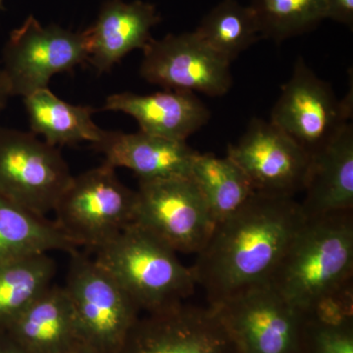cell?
<instances>
[{"label":"cell","mask_w":353,"mask_h":353,"mask_svg":"<svg viewBox=\"0 0 353 353\" xmlns=\"http://www.w3.org/2000/svg\"><path fill=\"white\" fill-rule=\"evenodd\" d=\"M137 192L103 163L73 176L54 212L57 226L77 245L97 250L134 223Z\"/></svg>","instance_id":"cell-4"},{"label":"cell","mask_w":353,"mask_h":353,"mask_svg":"<svg viewBox=\"0 0 353 353\" xmlns=\"http://www.w3.org/2000/svg\"><path fill=\"white\" fill-rule=\"evenodd\" d=\"M352 112V85L340 101L331 85L316 76L303 58L299 57L272 109L270 122L311 157L343 131Z\"/></svg>","instance_id":"cell-7"},{"label":"cell","mask_w":353,"mask_h":353,"mask_svg":"<svg viewBox=\"0 0 353 353\" xmlns=\"http://www.w3.org/2000/svg\"><path fill=\"white\" fill-rule=\"evenodd\" d=\"M117 353H238L215 309L185 303L146 313Z\"/></svg>","instance_id":"cell-12"},{"label":"cell","mask_w":353,"mask_h":353,"mask_svg":"<svg viewBox=\"0 0 353 353\" xmlns=\"http://www.w3.org/2000/svg\"><path fill=\"white\" fill-rule=\"evenodd\" d=\"M95 253V261L146 313L183 303L196 290L192 269L181 263L175 250L134 223Z\"/></svg>","instance_id":"cell-3"},{"label":"cell","mask_w":353,"mask_h":353,"mask_svg":"<svg viewBox=\"0 0 353 353\" xmlns=\"http://www.w3.org/2000/svg\"><path fill=\"white\" fill-rule=\"evenodd\" d=\"M65 353H105L101 352V350H97L92 345H88V343H83V341H80V343H77V345H74L71 350H69L68 352Z\"/></svg>","instance_id":"cell-29"},{"label":"cell","mask_w":353,"mask_h":353,"mask_svg":"<svg viewBox=\"0 0 353 353\" xmlns=\"http://www.w3.org/2000/svg\"><path fill=\"white\" fill-rule=\"evenodd\" d=\"M161 21L157 7L136 0H108L94 24L85 30L88 63L106 73L134 50H143L152 39V29Z\"/></svg>","instance_id":"cell-14"},{"label":"cell","mask_w":353,"mask_h":353,"mask_svg":"<svg viewBox=\"0 0 353 353\" xmlns=\"http://www.w3.org/2000/svg\"><path fill=\"white\" fill-rule=\"evenodd\" d=\"M24 104L32 134L43 137L48 145L58 148L90 141L94 145L105 134L92 120L94 108L70 104L48 88L24 97Z\"/></svg>","instance_id":"cell-20"},{"label":"cell","mask_w":353,"mask_h":353,"mask_svg":"<svg viewBox=\"0 0 353 353\" xmlns=\"http://www.w3.org/2000/svg\"><path fill=\"white\" fill-rule=\"evenodd\" d=\"M78 250L54 221L0 194V263L50 252L73 254Z\"/></svg>","instance_id":"cell-19"},{"label":"cell","mask_w":353,"mask_h":353,"mask_svg":"<svg viewBox=\"0 0 353 353\" xmlns=\"http://www.w3.org/2000/svg\"><path fill=\"white\" fill-rule=\"evenodd\" d=\"M0 353L26 352L9 336L6 332H0Z\"/></svg>","instance_id":"cell-27"},{"label":"cell","mask_w":353,"mask_h":353,"mask_svg":"<svg viewBox=\"0 0 353 353\" xmlns=\"http://www.w3.org/2000/svg\"><path fill=\"white\" fill-rule=\"evenodd\" d=\"M72 178L57 146L32 132L0 129V194L46 217Z\"/></svg>","instance_id":"cell-8"},{"label":"cell","mask_w":353,"mask_h":353,"mask_svg":"<svg viewBox=\"0 0 353 353\" xmlns=\"http://www.w3.org/2000/svg\"><path fill=\"white\" fill-rule=\"evenodd\" d=\"M196 34L230 64L262 39L256 14L236 0H222L199 23Z\"/></svg>","instance_id":"cell-23"},{"label":"cell","mask_w":353,"mask_h":353,"mask_svg":"<svg viewBox=\"0 0 353 353\" xmlns=\"http://www.w3.org/2000/svg\"><path fill=\"white\" fill-rule=\"evenodd\" d=\"M353 210L306 219L270 283L308 316L352 292Z\"/></svg>","instance_id":"cell-2"},{"label":"cell","mask_w":353,"mask_h":353,"mask_svg":"<svg viewBox=\"0 0 353 353\" xmlns=\"http://www.w3.org/2000/svg\"><path fill=\"white\" fill-rule=\"evenodd\" d=\"M143 51L141 76L165 90L222 97L233 85L231 64L194 31L152 39Z\"/></svg>","instance_id":"cell-11"},{"label":"cell","mask_w":353,"mask_h":353,"mask_svg":"<svg viewBox=\"0 0 353 353\" xmlns=\"http://www.w3.org/2000/svg\"><path fill=\"white\" fill-rule=\"evenodd\" d=\"M55 271L48 253L0 263V332L50 287Z\"/></svg>","instance_id":"cell-22"},{"label":"cell","mask_w":353,"mask_h":353,"mask_svg":"<svg viewBox=\"0 0 353 353\" xmlns=\"http://www.w3.org/2000/svg\"><path fill=\"white\" fill-rule=\"evenodd\" d=\"M227 157L238 165L255 194L294 199L303 192L310 157L270 121L253 118Z\"/></svg>","instance_id":"cell-13"},{"label":"cell","mask_w":353,"mask_h":353,"mask_svg":"<svg viewBox=\"0 0 353 353\" xmlns=\"http://www.w3.org/2000/svg\"><path fill=\"white\" fill-rule=\"evenodd\" d=\"M305 220L294 199L254 194L240 210L218 223L190 267L208 305L270 282Z\"/></svg>","instance_id":"cell-1"},{"label":"cell","mask_w":353,"mask_h":353,"mask_svg":"<svg viewBox=\"0 0 353 353\" xmlns=\"http://www.w3.org/2000/svg\"><path fill=\"white\" fill-rule=\"evenodd\" d=\"M303 353H353V320L327 323L307 317Z\"/></svg>","instance_id":"cell-25"},{"label":"cell","mask_w":353,"mask_h":353,"mask_svg":"<svg viewBox=\"0 0 353 353\" xmlns=\"http://www.w3.org/2000/svg\"><path fill=\"white\" fill-rule=\"evenodd\" d=\"M134 224L176 253L201 252L215 221L190 176L139 181Z\"/></svg>","instance_id":"cell-9"},{"label":"cell","mask_w":353,"mask_h":353,"mask_svg":"<svg viewBox=\"0 0 353 353\" xmlns=\"http://www.w3.org/2000/svg\"><path fill=\"white\" fill-rule=\"evenodd\" d=\"M88 61L85 32L41 25L29 16L4 46L1 68L11 95L26 97L48 88L53 76L72 73Z\"/></svg>","instance_id":"cell-10"},{"label":"cell","mask_w":353,"mask_h":353,"mask_svg":"<svg viewBox=\"0 0 353 353\" xmlns=\"http://www.w3.org/2000/svg\"><path fill=\"white\" fill-rule=\"evenodd\" d=\"M262 38L280 43L326 19V0H252Z\"/></svg>","instance_id":"cell-24"},{"label":"cell","mask_w":353,"mask_h":353,"mask_svg":"<svg viewBox=\"0 0 353 353\" xmlns=\"http://www.w3.org/2000/svg\"><path fill=\"white\" fill-rule=\"evenodd\" d=\"M209 306L215 309L238 353H303L307 317L270 282Z\"/></svg>","instance_id":"cell-5"},{"label":"cell","mask_w":353,"mask_h":353,"mask_svg":"<svg viewBox=\"0 0 353 353\" xmlns=\"http://www.w3.org/2000/svg\"><path fill=\"white\" fill-rule=\"evenodd\" d=\"M64 289L83 343L105 353H117L139 317L129 294L94 259L79 252L71 254Z\"/></svg>","instance_id":"cell-6"},{"label":"cell","mask_w":353,"mask_h":353,"mask_svg":"<svg viewBox=\"0 0 353 353\" xmlns=\"http://www.w3.org/2000/svg\"><path fill=\"white\" fill-rule=\"evenodd\" d=\"M301 203L306 219L353 210V126L310 157Z\"/></svg>","instance_id":"cell-17"},{"label":"cell","mask_w":353,"mask_h":353,"mask_svg":"<svg viewBox=\"0 0 353 353\" xmlns=\"http://www.w3.org/2000/svg\"><path fill=\"white\" fill-rule=\"evenodd\" d=\"M190 178L201 192L216 225L240 210L255 194L245 173L228 157L197 152Z\"/></svg>","instance_id":"cell-21"},{"label":"cell","mask_w":353,"mask_h":353,"mask_svg":"<svg viewBox=\"0 0 353 353\" xmlns=\"http://www.w3.org/2000/svg\"><path fill=\"white\" fill-rule=\"evenodd\" d=\"M26 353H65L82 341L64 287L51 285L6 330Z\"/></svg>","instance_id":"cell-18"},{"label":"cell","mask_w":353,"mask_h":353,"mask_svg":"<svg viewBox=\"0 0 353 353\" xmlns=\"http://www.w3.org/2000/svg\"><path fill=\"white\" fill-rule=\"evenodd\" d=\"M326 19L353 26V0H326Z\"/></svg>","instance_id":"cell-26"},{"label":"cell","mask_w":353,"mask_h":353,"mask_svg":"<svg viewBox=\"0 0 353 353\" xmlns=\"http://www.w3.org/2000/svg\"><path fill=\"white\" fill-rule=\"evenodd\" d=\"M10 97H12L10 88H9L3 70H2L1 65H0V112L6 108L7 101H8Z\"/></svg>","instance_id":"cell-28"},{"label":"cell","mask_w":353,"mask_h":353,"mask_svg":"<svg viewBox=\"0 0 353 353\" xmlns=\"http://www.w3.org/2000/svg\"><path fill=\"white\" fill-rule=\"evenodd\" d=\"M105 157L103 163L112 168H127L139 181L190 176L197 154L185 141H174L145 132L105 131L92 145Z\"/></svg>","instance_id":"cell-15"},{"label":"cell","mask_w":353,"mask_h":353,"mask_svg":"<svg viewBox=\"0 0 353 353\" xmlns=\"http://www.w3.org/2000/svg\"><path fill=\"white\" fill-rule=\"evenodd\" d=\"M103 108L132 116L139 131L174 141H187L210 119V111L196 94L181 90L114 94L106 99Z\"/></svg>","instance_id":"cell-16"},{"label":"cell","mask_w":353,"mask_h":353,"mask_svg":"<svg viewBox=\"0 0 353 353\" xmlns=\"http://www.w3.org/2000/svg\"><path fill=\"white\" fill-rule=\"evenodd\" d=\"M3 9V0H0V10Z\"/></svg>","instance_id":"cell-30"}]
</instances>
